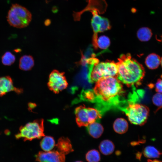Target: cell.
<instances>
[{
    "mask_svg": "<svg viewBox=\"0 0 162 162\" xmlns=\"http://www.w3.org/2000/svg\"><path fill=\"white\" fill-rule=\"evenodd\" d=\"M93 91L94 101L104 106L118 104L124 92L122 82L113 76L100 79L96 82Z\"/></svg>",
    "mask_w": 162,
    "mask_h": 162,
    "instance_id": "1",
    "label": "cell"
},
{
    "mask_svg": "<svg viewBox=\"0 0 162 162\" xmlns=\"http://www.w3.org/2000/svg\"><path fill=\"white\" fill-rule=\"evenodd\" d=\"M118 60L116 78L128 87L140 85L145 74L142 65L129 53L121 54Z\"/></svg>",
    "mask_w": 162,
    "mask_h": 162,
    "instance_id": "2",
    "label": "cell"
},
{
    "mask_svg": "<svg viewBox=\"0 0 162 162\" xmlns=\"http://www.w3.org/2000/svg\"><path fill=\"white\" fill-rule=\"evenodd\" d=\"M87 62L88 69V79L90 82H96L104 77H116L118 72L116 63L109 61L99 62L98 60L94 58L88 59Z\"/></svg>",
    "mask_w": 162,
    "mask_h": 162,
    "instance_id": "3",
    "label": "cell"
},
{
    "mask_svg": "<svg viewBox=\"0 0 162 162\" xmlns=\"http://www.w3.org/2000/svg\"><path fill=\"white\" fill-rule=\"evenodd\" d=\"M31 13L25 8L18 4H12L7 16V21L11 26L18 28H25L32 20Z\"/></svg>",
    "mask_w": 162,
    "mask_h": 162,
    "instance_id": "4",
    "label": "cell"
},
{
    "mask_svg": "<svg viewBox=\"0 0 162 162\" xmlns=\"http://www.w3.org/2000/svg\"><path fill=\"white\" fill-rule=\"evenodd\" d=\"M125 113L130 122L133 124L142 126L147 121L149 110L146 106L131 101L122 110Z\"/></svg>",
    "mask_w": 162,
    "mask_h": 162,
    "instance_id": "5",
    "label": "cell"
},
{
    "mask_svg": "<svg viewBox=\"0 0 162 162\" xmlns=\"http://www.w3.org/2000/svg\"><path fill=\"white\" fill-rule=\"evenodd\" d=\"M44 120L39 119L20 127L19 131L15 135V137L16 139L22 138L24 141H31L44 136Z\"/></svg>",
    "mask_w": 162,
    "mask_h": 162,
    "instance_id": "6",
    "label": "cell"
},
{
    "mask_svg": "<svg viewBox=\"0 0 162 162\" xmlns=\"http://www.w3.org/2000/svg\"><path fill=\"white\" fill-rule=\"evenodd\" d=\"M76 121L79 127L88 126L101 118V114L96 109L86 107L84 105L77 107L75 110Z\"/></svg>",
    "mask_w": 162,
    "mask_h": 162,
    "instance_id": "7",
    "label": "cell"
},
{
    "mask_svg": "<svg viewBox=\"0 0 162 162\" xmlns=\"http://www.w3.org/2000/svg\"><path fill=\"white\" fill-rule=\"evenodd\" d=\"M64 74V72H60L56 70L50 74L48 86L54 93H58L67 87L68 83Z\"/></svg>",
    "mask_w": 162,
    "mask_h": 162,
    "instance_id": "8",
    "label": "cell"
},
{
    "mask_svg": "<svg viewBox=\"0 0 162 162\" xmlns=\"http://www.w3.org/2000/svg\"><path fill=\"white\" fill-rule=\"evenodd\" d=\"M65 155L57 150L39 152L36 154V161L38 162H65Z\"/></svg>",
    "mask_w": 162,
    "mask_h": 162,
    "instance_id": "9",
    "label": "cell"
},
{
    "mask_svg": "<svg viewBox=\"0 0 162 162\" xmlns=\"http://www.w3.org/2000/svg\"><path fill=\"white\" fill-rule=\"evenodd\" d=\"M12 91L19 94L22 93L23 90L14 86L12 80L10 76L0 77V97Z\"/></svg>",
    "mask_w": 162,
    "mask_h": 162,
    "instance_id": "10",
    "label": "cell"
},
{
    "mask_svg": "<svg viewBox=\"0 0 162 162\" xmlns=\"http://www.w3.org/2000/svg\"><path fill=\"white\" fill-rule=\"evenodd\" d=\"M56 146L57 151L64 155L74 151L70 141L68 138L62 137L60 138Z\"/></svg>",
    "mask_w": 162,
    "mask_h": 162,
    "instance_id": "11",
    "label": "cell"
},
{
    "mask_svg": "<svg viewBox=\"0 0 162 162\" xmlns=\"http://www.w3.org/2000/svg\"><path fill=\"white\" fill-rule=\"evenodd\" d=\"M91 12L93 15L91 19V25L94 32L92 38H98V33L100 32L104 17L99 15L95 10H92Z\"/></svg>",
    "mask_w": 162,
    "mask_h": 162,
    "instance_id": "12",
    "label": "cell"
},
{
    "mask_svg": "<svg viewBox=\"0 0 162 162\" xmlns=\"http://www.w3.org/2000/svg\"><path fill=\"white\" fill-rule=\"evenodd\" d=\"M160 63V58L158 55L152 53L146 58L145 63L149 69L152 70L157 68Z\"/></svg>",
    "mask_w": 162,
    "mask_h": 162,
    "instance_id": "13",
    "label": "cell"
},
{
    "mask_svg": "<svg viewBox=\"0 0 162 162\" xmlns=\"http://www.w3.org/2000/svg\"><path fill=\"white\" fill-rule=\"evenodd\" d=\"M87 126V130L89 134L94 138H99L103 132V126L98 123L94 122Z\"/></svg>",
    "mask_w": 162,
    "mask_h": 162,
    "instance_id": "14",
    "label": "cell"
},
{
    "mask_svg": "<svg viewBox=\"0 0 162 162\" xmlns=\"http://www.w3.org/2000/svg\"><path fill=\"white\" fill-rule=\"evenodd\" d=\"M34 64L33 57L30 55H24L20 59L19 67L20 69L28 71L31 70Z\"/></svg>",
    "mask_w": 162,
    "mask_h": 162,
    "instance_id": "15",
    "label": "cell"
},
{
    "mask_svg": "<svg viewBox=\"0 0 162 162\" xmlns=\"http://www.w3.org/2000/svg\"><path fill=\"white\" fill-rule=\"evenodd\" d=\"M127 121L122 118L116 119L113 124V128L115 131L118 134H122L128 130V125Z\"/></svg>",
    "mask_w": 162,
    "mask_h": 162,
    "instance_id": "16",
    "label": "cell"
},
{
    "mask_svg": "<svg viewBox=\"0 0 162 162\" xmlns=\"http://www.w3.org/2000/svg\"><path fill=\"white\" fill-rule=\"evenodd\" d=\"M99 148L102 154L107 155L112 153L114 150L115 146L111 141L105 140L100 143Z\"/></svg>",
    "mask_w": 162,
    "mask_h": 162,
    "instance_id": "17",
    "label": "cell"
},
{
    "mask_svg": "<svg viewBox=\"0 0 162 162\" xmlns=\"http://www.w3.org/2000/svg\"><path fill=\"white\" fill-rule=\"evenodd\" d=\"M40 146L43 151L48 152L51 150L55 146V141L52 137L46 136L41 140Z\"/></svg>",
    "mask_w": 162,
    "mask_h": 162,
    "instance_id": "18",
    "label": "cell"
},
{
    "mask_svg": "<svg viewBox=\"0 0 162 162\" xmlns=\"http://www.w3.org/2000/svg\"><path fill=\"white\" fill-rule=\"evenodd\" d=\"M152 35L151 30L148 28L143 27L140 28L137 32L138 39L141 41H147L151 38Z\"/></svg>",
    "mask_w": 162,
    "mask_h": 162,
    "instance_id": "19",
    "label": "cell"
},
{
    "mask_svg": "<svg viewBox=\"0 0 162 162\" xmlns=\"http://www.w3.org/2000/svg\"><path fill=\"white\" fill-rule=\"evenodd\" d=\"M143 153L144 156L148 158H159L162 153L155 147L152 146H148L144 149Z\"/></svg>",
    "mask_w": 162,
    "mask_h": 162,
    "instance_id": "20",
    "label": "cell"
},
{
    "mask_svg": "<svg viewBox=\"0 0 162 162\" xmlns=\"http://www.w3.org/2000/svg\"><path fill=\"white\" fill-rule=\"evenodd\" d=\"M85 157L88 162H98L100 159L99 152L98 150L94 149L88 151L86 153Z\"/></svg>",
    "mask_w": 162,
    "mask_h": 162,
    "instance_id": "21",
    "label": "cell"
},
{
    "mask_svg": "<svg viewBox=\"0 0 162 162\" xmlns=\"http://www.w3.org/2000/svg\"><path fill=\"white\" fill-rule=\"evenodd\" d=\"M15 60V56L10 52H6L2 58V64L5 65L9 66L13 64Z\"/></svg>",
    "mask_w": 162,
    "mask_h": 162,
    "instance_id": "22",
    "label": "cell"
},
{
    "mask_svg": "<svg viewBox=\"0 0 162 162\" xmlns=\"http://www.w3.org/2000/svg\"><path fill=\"white\" fill-rule=\"evenodd\" d=\"M97 44L98 48L102 49H106L110 45V40L108 37L102 35L98 38Z\"/></svg>",
    "mask_w": 162,
    "mask_h": 162,
    "instance_id": "23",
    "label": "cell"
},
{
    "mask_svg": "<svg viewBox=\"0 0 162 162\" xmlns=\"http://www.w3.org/2000/svg\"><path fill=\"white\" fill-rule=\"evenodd\" d=\"M152 101L158 107L157 111L162 108V94L158 93L155 94L152 97Z\"/></svg>",
    "mask_w": 162,
    "mask_h": 162,
    "instance_id": "24",
    "label": "cell"
},
{
    "mask_svg": "<svg viewBox=\"0 0 162 162\" xmlns=\"http://www.w3.org/2000/svg\"><path fill=\"white\" fill-rule=\"evenodd\" d=\"M155 90L158 93L162 94V80L159 79L155 84Z\"/></svg>",
    "mask_w": 162,
    "mask_h": 162,
    "instance_id": "25",
    "label": "cell"
},
{
    "mask_svg": "<svg viewBox=\"0 0 162 162\" xmlns=\"http://www.w3.org/2000/svg\"><path fill=\"white\" fill-rule=\"evenodd\" d=\"M148 162H162V161L159 160L155 159L154 160H152L151 159H148L147 160Z\"/></svg>",
    "mask_w": 162,
    "mask_h": 162,
    "instance_id": "26",
    "label": "cell"
},
{
    "mask_svg": "<svg viewBox=\"0 0 162 162\" xmlns=\"http://www.w3.org/2000/svg\"><path fill=\"white\" fill-rule=\"evenodd\" d=\"M160 63L161 64V66L162 68V57L160 58Z\"/></svg>",
    "mask_w": 162,
    "mask_h": 162,
    "instance_id": "27",
    "label": "cell"
},
{
    "mask_svg": "<svg viewBox=\"0 0 162 162\" xmlns=\"http://www.w3.org/2000/svg\"><path fill=\"white\" fill-rule=\"evenodd\" d=\"M75 162H83L82 161H76Z\"/></svg>",
    "mask_w": 162,
    "mask_h": 162,
    "instance_id": "28",
    "label": "cell"
},
{
    "mask_svg": "<svg viewBox=\"0 0 162 162\" xmlns=\"http://www.w3.org/2000/svg\"><path fill=\"white\" fill-rule=\"evenodd\" d=\"M161 78L162 79V74L161 75Z\"/></svg>",
    "mask_w": 162,
    "mask_h": 162,
    "instance_id": "29",
    "label": "cell"
},
{
    "mask_svg": "<svg viewBox=\"0 0 162 162\" xmlns=\"http://www.w3.org/2000/svg\"></svg>",
    "mask_w": 162,
    "mask_h": 162,
    "instance_id": "30",
    "label": "cell"
}]
</instances>
